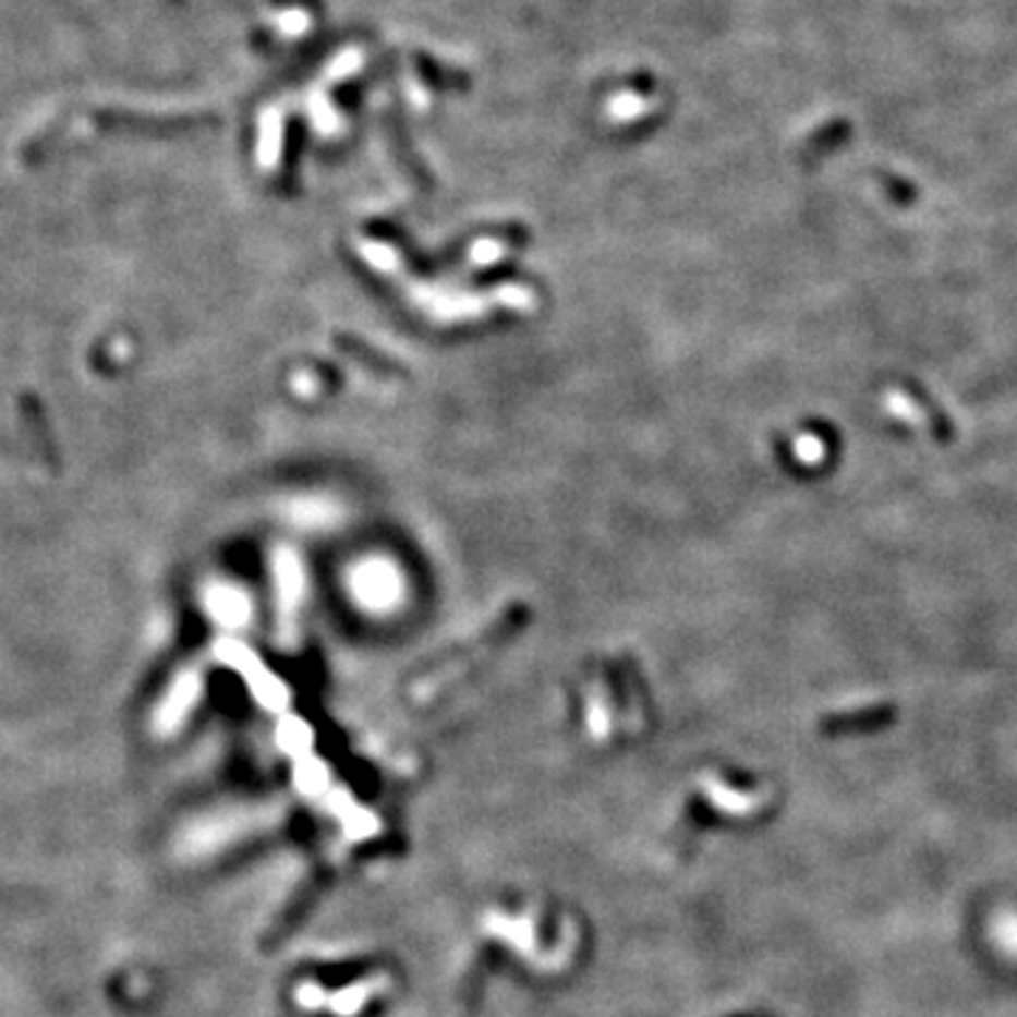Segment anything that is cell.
Segmentation results:
<instances>
[{"label":"cell","mask_w":1017,"mask_h":1017,"mask_svg":"<svg viewBox=\"0 0 1017 1017\" xmlns=\"http://www.w3.org/2000/svg\"><path fill=\"white\" fill-rule=\"evenodd\" d=\"M277 582H280V614L291 616L298 610L300 596H303V571L294 557H280L277 560Z\"/></svg>","instance_id":"8992f818"},{"label":"cell","mask_w":1017,"mask_h":1017,"mask_svg":"<svg viewBox=\"0 0 1017 1017\" xmlns=\"http://www.w3.org/2000/svg\"><path fill=\"white\" fill-rule=\"evenodd\" d=\"M851 136H853L851 119H843V117L831 119V122H825L820 131L811 133V138L806 142V147H803V156H806V159H823L825 153L848 145V142H851Z\"/></svg>","instance_id":"277c9868"},{"label":"cell","mask_w":1017,"mask_h":1017,"mask_svg":"<svg viewBox=\"0 0 1017 1017\" xmlns=\"http://www.w3.org/2000/svg\"><path fill=\"white\" fill-rule=\"evenodd\" d=\"M901 394L910 399L916 410L921 413V419L928 422L930 436L935 438L939 444H949L955 438V422L947 415V410L942 404L935 402V396L930 390H924L916 379H905L901 382Z\"/></svg>","instance_id":"7a4b0ae2"},{"label":"cell","mask_w":1017,"mask_h":1017,"mask_svg":"<svg viewBox=\"0 0 1017 1017\" xmlns=\"http://www.w3.org/2000/svg\"><path fill=\"white\" fill-rule=\"evenodd\" d=\"M351 591L367 610H390L402 596V577L390 562L365 560L351 571Z\"/></svg>","instance_id":"6da1fadb"},{"label":"cell","mask_w":1017,"mask_h":1017,"mask_svg":"<svg viewBox=\"0 0 1017 1017\" xmlns=\"http://www.w3.org/2000/svg\"><path fill=\"white\" fill-rule=\"evenodd\" d=\"M298 514V523H305V526H326L334 518V506L328 500H300Z\"/></svg>","instance_id":"ba28073f"},{"label":"cell","mask_w":1017,"mask_h":1017,"mask_svg":"<svg viewBox=\"0 0 1017 1017\" xmlns=\"http://www.w3.org/2000/svg\"><path fill=\"white\" fill-rule=\"evenodd\" d=\"M209 603V614L218 619L227 628H241L246 619H250V600L246 594L232 585H215L207 596Z\"/></svg>","instance_id":"3957f363"},{"label":"cell","mask_w":1017,"mask_h":1017,"mask_svg":"<svg viewBox=\"0 0 1017 1017\" xmlns=\"http://www.w3.org/2000/svg\"><path fill=\"white\" fill-rule=\"evenodd\" d=\"M880 187L887 195V202L896 204V207H913L919 202V187L905 175L880 173Z\"/></svg>","instance_id":"52a82bcc"},{"label":"cell","mask_w":1017,"mask_h":1017,"mask_svg":"<svg viewBox=\"0 0 1017 1017\" xmlns=\"http://www.w3.org/2000/svg\"><path fill=\"white\" fill-rule=\"evenodd\" d=\"M413 63L415 71L422 74L424 83L438 90H467L472 85V80L464 71L447 69V65H441L438 60H433V57L427 55H413Z\"/></svg>","instance_id":"5b68a950"}]
</instances>
